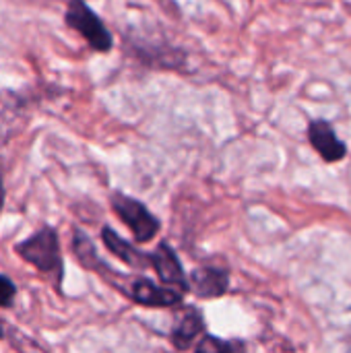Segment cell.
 Segmentation results:
<instances>
[{
	"label": "cell",
	"mask_w": 351,
	"mask_h": 353,
	"mask_svg": "<svg viewBox=\"0 0 351 353\" xmlns=\"http://www.w3.org/2000/svg\"><path fill=\"white\" fill-rule=\"evenodd\" d=\"M14 252L19 254L21 261L27 265L35 267L41 275L54 277L56 290L62 288L64 281V259L60 250V238L58 230L52 225H43L37 232H33L29 238L19 242L14 246Z\"/></svg>",
	"instance_id": "obj_1"
},
{
	"label": "cell",
	"mask_w": 351,
	"mask_h": 353,
	"mask_svg": "<svg viewBox=\"0 0 351 353\" xmlns=\"http://www.w3.org/2000/svg\"><path fill=\"white\" fill-rule=\"evenodd\" d=\"M64 23L74 29L91 50L108 54L114 48V37L101 17L85 0H68L64 10Z\"/></svg>",
	"instance_id": "obj_2"
},
{
	"label": "cell",
	"mask_w": 351,
	"mask_h": 353,
	"mask_svg": "<svg viewBox=\"0 0 351 353\" xmlns=\"http://www.w3.org/2000/svg\"><path fill=\"white\" fill-rule=\"evenodd\" d=\"M110 205H112V211L120 217V221L130 230L134 242L147 244L157 238L161 223H159L157 215H153L145 203H141L139 199H132L124 192H114L110 199Z\"/></svg>",
	"instance_id": "obj_3"
},
{
	"label": "cell",
	"mask_w": 351,
	"mask_h": 353,
	"mask_svg": "<svg viewBox=\"0 0 351 353\" xmlns=\"http://www.w3.org/2000/svg\"><path fill=\"white\" fill-rule=\"evenodd\" d=\"M122 294L143 308H172L182 304L184 300L182 292L168 285H157L155 281L143 275L134 277L128 285H124Z\"/></svg>",
	"instance_id": "obj_4"
},
{
	"label": "cell",
	"mask_w": 351,
	"mask_h": 353,
	"mask_svg": "<svg viewBox=\"0 0 351 353\" xmlns=\"http://www.w3.org/2000/svg\"><path fill=\"white\" fill-rule=\"evenodd\" d=\"M151 269L159 277V281L168 288L182 292L184 296L190 292L188 277L184 275V267L176 254V250L168 242H159V246L151 252Z\"/></svg>",
	"instance_id": "obj_5"
},
{
	"label": "cell",
	"mask_w": 351,
	"mask_h": 353,
	"mask_svg": "<svg viewBox=\"0 0 351 353\" xmlns=\"http://www.w3.org/2000/svg\"><path fill=\"white\" fill-rule=\"evenodd\" d=\"M190 292L201 300H215L230 290V271L221 267H197L188 275Z\"/></svg>",
	"instance_id": "obj_6"
},
{
	"label": "cell",
	"mask_w": 351,
	"mask_h": 353,
	"mask_svg": "<svg viewBox=\"0 0 351 353\" xmlns=\"http://www.w3.org/2000/svg\"><path fill=\"white\" fill-rule=\"evenodd\" d=\"M101 242L108 248V252H112L124 265H128V267H132L137 271L151 269V252H143L132 242L124 240L118 232H114L110 225L101 228Z\"/></svg>",
	"instance_id": "obj_7"
},
{
	"label": "cell",
	"mask_w": 351,
	"mask_h": 353,
	"mask_svg": "<svg viewBox=\"0 0 351 353\" xmlns=\"http://www.w3.org/2000/svg\"><path fill=\"white\" fill-rule=\"evenodd\" d=\"M308 137L312 147L319 151V155L333 163V161H341L348 155V147L341 139H337L335 128L327 122V120H314L308 126Z\"/></svg>",
	"instance_id": "obj_8"
},
{
	"label": "cell",
	"mask_w": 351,
	"mask_h": 353,
	"mask_svg": "<svg viewBox=\"0 0 351 353\" xmlns=\"http://www.w3.org/2000/svg\"><path fill=\"white\" fill-rule=\"evenodd\" d=\"M205 329H207V327H205V316H203V312H201L199 308H194V306H188V308H184V312L180 314L178 323L174 325L170 341H172V345H174L176 350H180V352L192 350L194 343L199 341V337L205 333Z\"/></svg>",
	"instance_id": "obj_9"
},
{
	"label": "cell",
	"mask_w": 351,
	"mask_h": 353,
	"mask_svg": "<svg viewBox=\"0 0 351 353\" xmlns=\"http://www.w3.org/2000/svg\"><path fill=\"white\" fill-rule=\"evenodd\" d=\"M72 254L77 256V261L87 269V271H93L97 273L99 277H103L106 281H112V277L116 275V271L97 254V248L95 244L91 242V238L81 232V230H74L72 232Z\"/></svg>",
	"instance_id": "obj_10"
},
{
	"label": "cell",
	"mask_w": 351,
	"mask_h": 353,
	"mask_svg": "<svg viewBox=\"0 0 351 353\" xmlns=\"http://www.w3.org/2000/svg\"><path fill=\"white\" fill-rule=\"evenodd\" d=\"M238 347H244L240 343H232V341H223V339H217L213 335H205L201 337V341L194 343V350L197 352H207V353H217V352H232V350H238Z\"/></svg>",
	"instance_id": "obj_11"
},
{
	"label": "cell",
	"mask_w": 351,
	"mask_h": 353,
	"mask_svg": "<svg viewBox=\"0 0 351 353\" xmlns=\"http://www.w3.org/2000/svg\"><path fill=\"white\" fill-rule=\"evenodd\" d=\"M17 300V285L10 277L0 275V308H10Z\"/></svg>",
	"instance_id": "obj_12"
},
{
	"label": "cell",
	"mask_w": 351,
	"mask_h": 353,
	"mask_svg": "<svg viewBox=\"0 0 351 353\" xmlns=\"http://www.w3.org/2000/svg\"><path fill=\"white\" fill-rule=\"evenodd\" d=\"M0 339H6V329H4L2 321H0Z\"/></svg>",
	"instance_id": "obj_13"
}]
</instances>
